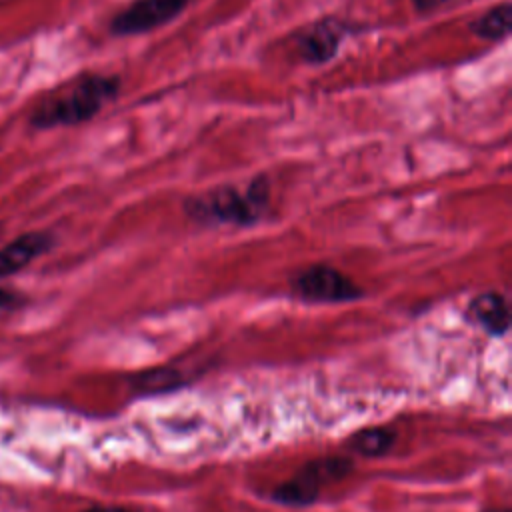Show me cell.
<instances>
[{
	"label": "cell",
	"instance_id": "cell-9",
	"mask_svg": "<svg viewBox=\"0 0 512 512\" xmlns=\"http://www.w3.org/2000/svg\"><path fill=\"white\" fill-rule=\"evenodd\" d=\"M396 438L398 434L394 428L378 424V426H366L352 432L346 438L344 446L352 454H358L364 458H380L392 450V446L396 444Z\"/></svg>",
	"mask_w": 512,
	"mask_h": 512
},
{
	"label": "cell",
	"instance_id": "cell-6",
	"mask_svg": "<svg viewBox=\"0 0 512 512\" xmlns=\"http://www.w3.org/2000/svg\"><path fill=\"white\" fill-rule=\"evenodd\" d=\"M350 28L336 18H322L294 36V48L302 62L318 66L330 62Z\"/></svg>",
	"mask_w": 512,
	"mask_h": 512
},
{
	"label": "cell",
	"instance_id": "cell-10",
	"mask_svg": "<svg viewBox=\"0 0 512 512\" xmlns=\"http://www.w3.org/2000/svg\"><path fill=\"white\" fill-rule=\"evenodd\" d=\"M510 28H512L510 2H500L470 22V32L486 42H500L508 38Z\"/></svg>",
	"mask_w": 512,
	"mask_h": 512
},
{
	"label": "cell",
	"instance_id": "cell-13",
	"mask_svg": "<svg viewBox=\"0 0 512 512\" xmlns=\"http://www.w3.org/2000/svg\"><path fill=\"white\" fill-rule=\"evenodd\" d=\"M24 302V296L14 292V290H8V288H0V312L2 310H12L16 306H20Z\"/></svg>",
	"mask_w": 512,
	"mask_h": 512
},
{
	"label": "cell",
	"instance_id": "cell-8",
	"mask_svg": "<svg viewBox=\"0 0 512 512\" xmlns=\"http://www.w3.org/2000/svg\"><path fill=\"white\" fill-rule=\"evenodd\" d=\"M466 320L478 326L492 338H502L510 330V306L508 300L496 292L486 290L470 298L466 306Z\"/></svg>",
	"mask_w": 512,
	"mask_h": 512
},
{
	"label": "cell",
	"instance_id": "cell-5",
	"mask_svg": "<svg viewBox=\"0 0 512 512\" xmlns=\"http://www.w3.org/2000/svg\"><path fill=\"white\" fill-rule=\"evenodd\" d=\"M190 0H134L110 18V34L138 36L178 18Z\"/></svg>",
	"mask_w": 512,
	"mask_h": 512
},
{
	"label": "cell",
	"instance_id": "cell-14",
	"mask_svg": "<svg viewBox=\"0 0 512 512\" xmlns=\"http://www.w3.org/2000/svg\"><path fill=\"white\" fill-rule=\"evenodd\" d=\"M82 512H138V510L128 508V506H120V504H96V506H90Z\"/></svg>",
	"mask_w": 512,
	"mask_h": 512
},
{
	"label": "cell",
	"instance_id": "cell-7",
	"mask_svg": "<svg viewBox=\"0 0 512 512\" xmlns=\"http://www.w3.org/2000/svg\"><path fill=\"white\" fill-rule=\"evenodd\" d=\"M54 244L56 238L50 232L34 230L16 236L12 242L0 248V280L24 270L36 258L48 254L54 248Z\"/></svg>",
	"mask_w": 512,
	"mask_h": 512
},
{
	"label": "cell",
	"instance_id": "cell-1",
	"mask_svg": "<svg viewBox=\"0 0 512 512\" xmlns=\"http://www.w3.org/2000/svg\"><path fill=\"white\" fill-rule=\"evenodd\" d=\"M270 208V180L254 176L246 188L222 184L184 200V214L200 226H256Z\"/></svg>",
	"mask_w": 512,
	"mask_h": 512
},
{
	"label": "cell",
	"instance_id": "cell-11",
	"mask_svg": "<svg viewBox=\"0 0 512 512\" xmlns=\"http://www.w3.org/2000/svg\"><path fill=\"white\" fill-rule=\"evenodd\" d=\"M186 384V378L180 374L178 368H154V370H144L132 376V388L140 396H154V394H166L172 390H178L180 386Z\"/></svg>",
	"mask_w": 512,
	"mask_h": 512
},
{
	"label": "cell",
	"instance_id": "cell-3",
	"mask_svg": "<svg viewBox=\"0 0 512 512\" xmlns=\"http://www.w3.org/2000/svg\"><path fill=\"white\" fill-rule=\"evenodd\" d=\"M354 470V460L348 454H326L304 462L288 480L270 492V500L280 506L306 508L312 506L320 492L346 478Z\"/></svg>",
	"mask_w": 512,
	"mask_h": 512
},
{
	"label": "cell",
	"instance_id": "cell-12",
	"mask_svg": "<svg viewBox=\"0 0 512 512\" xmlns=\"http://www.w3.org/2000/svg\"><path fill=\"white\" fill-rule=\"evenodd\" d=\"M460 2H470V0H412V6L418 14H434V12H440V10H446L454 4H460Z\"/></svg>",
	"mask_w": 512,
	"mask_h": 512
},
{
	"label": "cell",
	"instance_id": "cell-15",
	"mask_svg": "<svg viewBox=\"0 0 512 512\" xmlns=\"http://www.w3.org/2000/svg\"><path fill=\"white\" fill-rule=\"evenodd\" d=\"M480 512H510V508H484V510H480Z\"/></svg>",
	"mask_w": 512,
	"mask_h": 512
},
{
	"label": "cell",
	"instance_id": "cell-2",
	"mask_svg": "<svg viewBox=\"0 0 512 512\" xmlns=\"http://www.w3.org/2000/svg\"><path fill=\"white\" fill-rule=\"evenodd\" d=\"M120 90L122 80L116 74H84L70 88L40 102L28 122L36 130L84 124L114 102Z\"/></svg>",
	"mask_w": 512,
	"mask_h": 512
},
{
	"label": "cell",
	"instance_id": "cell-4",
	"mask_svg": "<svg viewBox=\"0 0 512 512\" xmlns=\"http://www.w3.org/2000/svg\"><path fill=\"white\" fill-rule=\"evenodd\" d=\"M290 292L308 304H346L366 296L354 278L330 264H310L290 278Z\"/></svg>",
	"mask_w": 512,
	"mask_h": 512
}]
</instances>
